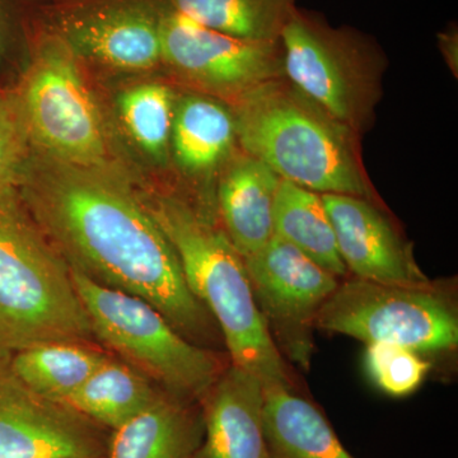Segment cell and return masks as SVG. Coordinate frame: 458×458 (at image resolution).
<instances>
[{
  "mask_svg": "<svg viewBox=\"0 0 458 458\" xmlns=\"http://www.w3.org/2000/svg\"><path fill=\"white\" fill-rule=\"evenodd\" d=\"M273 223L274 236L291 243L336 278L348 276L321 194L280 180Z\"/></svg>",
  "mask_w": 458,
  "mask_h": 458,
  "instance_id": "d6986e66",
  "label": "cell"
},
{
  "mask_svg": "<svg viewBox=\"0 0 458 458\" xmlns=\"http://www.w3.org/2000/svg\"><path fill=\"white\" fill-rule=\"evenodd\" d=\"M110 430L32 391L0 358V458H106Z\"/></svg>",
  "mask_w": 458,
  "mask_h": 458,
  "instance_id": "8fae6325",
  "label": "cell"
},
{
  "mask_svg": "<svg viewBox=\"0 0 458 458\" xmlns=\"http://www.w3.org/2000/svg\"><path fill=\"white\" fill-rule=\"evenodd\" d=\"M284 77L360 137L382 98L386 57L372 38L295 7L280 33Z\"/></svg>",
  "mask_w": 458,
  "mask_h": 458,
  "instance_id": "8992f818",
  "label": "cell"
},
{
  "mask_svg": "<svg viewBox=\"0 0 458 458\" xmlns=\"http://www.w3.org/2000/svg\"><path fill=\"white\" fill-rule=\"evenodd\" d=\"M232 111L243 153L280 179L318 194L378 199L361 161L360 137L285 77L262 84Z\"/></svg>",
  "mask_w": 458,
  "mask_h": 458,
  "instance_id": "3957f363",
  "label": "cell"
},
{
  "mask_svg": "<svg viewBox=\"0 0 458 458\" xmlns=\"http://www.w3.org/2000/svg\"><path fill=\"white\" fill-rule=\"evenodd\" d=\"M71 271L96 342L165 394L188 403H200L225 369L216 352L181 335L158 310L141 298Z\"/></svg>",
  "mask_w": 458,
  "mask_h": 458,
  "instance_id": "5b68a950",
  "label": "cell"
},
{
  "mask_svg": "<svg viewBox=\"0 0 458 458\" xmlns=\"http://www.w3.org/2000/svg\"><path fill=\"white\" fill-rule=\"evenodd\" d=\"M161 16L141 3H108L66 17L59 36L77 55L122 71H146L162 62Z\"/></svg>",
  "mask_w": 458,
  "mask_h": 458,
  "instance_id": "4fadbf2b",
  "label": "cell"
},
{
  "mask_svg": "<svg viewBox=\"0 0 458 458\" xmlns=\"http://www.w3.org/2000/svg\"><path fill=\"white\" fill-rule=\"evenodd\" d=\"M165 393L114 354L68 400L72 408L113 432Z\"/></svg>",
  "mask_w": 458,
  "mask_h": 458,
  "instance_id": "ffe728a7",
  "label": "cell"
},
{
  "mask_svg": "<svg viewBox=\"0 0 458 458\" xmlns=\"http://www.w3.org/2000/svg\"><path fill=\"white\" fill-rule=\"evenodd\" d=\"M111 355L95 343L53 342L30 346L9 360L32 391L65 403Z\"/></svg>",
  "mask_w": 458,
  "mask_h": 458,
  "instance_id": "44dd1931",
  "label": "cell"
},
{
  "mask_svg": "<svg viewBox=\"0 0 458 458\" xmlns=\"http://www.w3.org/2000/svg\"><path fill=\"white\" fill-rule=\"evenodd\" d=\"M337 250L352 278L403 286L432 284L381 204L352 195L321 194Z\"/></svg>",
  "mask_w": 458,
  "mask_h": 458,
  "instance_id": "7c38bea8",
  "label": "cell"
},
{
  "mask_svg": "<svg viewBox=\"0 0 458 458\" xmlns=\"http://www.w3.org/2000/svg\"><path fill=\"white\" fill-rule=\"evenodd\" d=\"M11 21L8 0H0V65L4 62L8 53Z\"/></svg>",
  "mask_w": 458,
  "mask_h": 458,
  "instance_id": "4316f807",
  "label": "cell"
},
{
  "mask_svg": "<svg viewBox=\"0 0 458 458\" xmlns=\"http://www.w3.org/2000/svg\"><path fill=\"white\" fill-rule=\"evenodd\" d=\"M78 55L59 35L38 42L17 90L32 148L62 164L105 170L104 123Z\"/></svg>",
  "mask_w": 458,
  "mask_h": 458,
  "instance_id": "52a82bcc",
  "label": "cell"
},
{
  "mask_svg": "<svg viewBox=\"0 0 458 458\" xmlns=\"http://www.w3.org/2000/svg\"><path fill=\"white\" fill-rule=\"evenodd\" d=\"M146 204L179 256L192 293L216 319L229 363L254 375L265 388L295 390L293 373L255 302L245 261L216 214L174 195Z\"/></svg>",
  "mask_w": 458,
  "mask_h": 458,
  "instance_id": "7a4b0ae2",
  "label": "cell"
},
{
  "mask_svg": "<svg viewBox=\"0 0 458 458\" xmlns=\"http://www.w3.org/2000/svg\"><path fill=\"white\" fill-rule=\"evenodd\" d=\"M439 49L447 60L452 71L457 72L458 33L457 27L451 26L438 35Z\"/></svg>",
  "mask_w": 458,
  "mask_h": 458,
  "instance_id": "484cf974",
  "label": "cell"
},
{
  "mask_svg": "<svg viewBox=\"0 0 458 458\" xmlns=\"http://www.w3.org/2000/svg\"><path fill=\"white\" fill-rule=\"evenodd\" d=\"M264 399L260 379L229 363L200 401L204 437L195 458H269Z\"/></svg>",
  "mask_w": 458,
  "mask_h": 458,
  "instance_id": "5bb4252c",
  "label": "cell"
},
{
  "mask_svg": "<svg viewBox=\"0 0 458 458\" xmlns=\"http://www.w3.org/2000/svg\"><path fill=\"white\" fill-rule=\"evenodd\" d=\"M243 261L255 302L276 348L286 360L309 369L316 318L342 279L276 236Z\"/></svg>",
  "mask_w": 458,
  "mask_h": 458,
  "instance_id": "9c48e42d",
  "label": "cell"
},
{
  "mask_svg": "<svg viewBox=\"0 0 458 458\" xmlns=\"http://www.w3.org/2000/svg\"><path fill=\"white\" fill-rule=\"evenodd\" d=\"M316 328L366 344L385 343L419 354L456 351V298L445 285L379 284L340 280L316 318Z\"/></svg>",
  "mask_w": 458,
  "mask_h": 458,
  "instance_id": "ba28073f",
  "label": "cell"
},
{
  "mask_svg": "<svg viewBox=\"0 0 458 458\" xmlns=\"http://www.w3.org/2000/svg\"><path fill=\"white\" fill-rule=\"evenodd\" d=\"M32 149L16 89L0 86V190L18 188Z\"/></svg>",
  "mask_w": 458,
  "mask_h": 458,
  "instance_id": "d4e9b609",
  "label": "cell"
},
{
  "mask_svg": "<svg viewBox=\"0 0 458 458\" xmlns=\"http://www.w3.org/2000/svg\"><path fill=\"white\" fill-rule=\"evenodd\" d=\"M53 342L95 343L71 267L17 188L0 190V358Z\"/></svg>",
  "mask_w": 458,
  "mask_h": 458,
  "instance_id": "277c9868",
  "label": "cell"
},
{
  "mask_svg": "<svg viewBox=\"0 0 458 458\" xmlns=\"http://www.w3.org/2000/svg\"><path fill=\"white\" fill-rule=\"evenodd\" d=\"M237 141L232 108L203 95L185 96L174 106L171 143L183 170L199 174L227 158Z\"/></svg>",
  "mask_w": 458,
  "mask_h": 458,
  "instance_id": "ac0fdd59",
  "label": "cell"
},
{
  "mask_svg": "<svg viewBox=\"0 0 458 458\" xmlns=\"http://www.w3.org/2000/svg\"><path fill=\"white\" fill-rule=\"evenodd\" d=\"M162 62L214 98L236 104L284 77L279 41L241 40L199 25L168 5L161 16Z\"/></svg>",
  "mask_w": 458,
  "mask_h": 458,
  "instance_id": "30bf717a",
  "label": "cell"
},
{
  "mask_svg": "<svg viewBox=\"0 0 458 458\" xmlns=\"http://www.w3.org/2000/svg\"><path fill=\"white\" fill-rule=\"evenodd\" d=\"M17 189L72 270L152 304L199 346L212 349L223 342L216 319L190 289L179 256L146 200L123 180L32 153Z\"/></svg>",
  "mask_w": 458,
  "mask_h": 458,
  "instance_id": "6da1fadb",
  "label": "cell"
},
{
  "mask_svg": "<svg viewBox=\"0 0 458 458\" xmlns=\"http://www.w3.org/2000/svg\"><path fill=\"white\" fill-rule=\"evenodd\" d=\"M162 393L128 423L110 433L106 458H195L204 437L201 412Z\"/></svg>",
  "mask_w": 458,
  "mask_h": 458,
  "instance_id": "2e32d148",
  "label": "cell"
},
{
  "mask_svg": "<svg viewBox=\"0 0 458 458\" xmlns=\"http://www.w3.org/2000/svg\"><path fill=\"white\" fill-rule=\"evenodd\" d=\"M174 92L161 83L131 87L119 98V110L132 140L150 156L161 158L171 143Z\"/></svg>",
  "mask_w": 458,
  "mask_h": 458,
  "instance_id": "603a6c76",
  "label": "cell"
},
{
  "mask_svg": "<svg viewBox=\"0 0 458 458\" xmlns=\"http://www.w3.org/2000/svg\"><path fill=\"white\" fill-rule=\"evenodd\" d=\"M280 177L254 157L229 162L216 191V216L232 245L243 259L274 237V200Z\"/></svg>",
  "mask_w": 458,
  "mask_h": 458,
  "instance_id": "9a60e30c",
  "label": "cell"
},
{
  "mask_svg": "<svg viewBox=\"0 0 458 458\" xmlns=\"http://www.w3.org/2000/svg\"><path fill=\"white\" fill-rule=\"evenodd\" d=\"M174 11L241 40L279 41L295 0H167Z\"/></svg>",
  "mask_w": 458,
  "mask_h": 458,
  "instance_id": "7402d4cb",
  "label": "cell"
},
{
  "mask_svg": "<svg viewBox=\"0 0 458 458\" xmlns=\"http://www.w3.org/2000/svg\"><path fill=\"white\" fill-rule=\"evenodd\" d=\"M364 367L373 384L394 397L414 393L432 369L419 352L394 344H367Z\"/></svg>",
  "mask_w": 458,
  "mask_h": 458,
  "instance_id": "cb8c5ba5",
  "label": "cell"
},
{
  "mask_svg": "<svg viewBox=\"0 0 458 458\" xmlns=\"http://www.w3.org/2000/svg\"><path fill=\"white\" fill-rule=\"evenodd\" d=\"M262 421L269 458H355L324 414L295 390L265 388Z\"/></svg>",
  "mask_w": 458,
  "mask_h": 458,
  "instance_id": "e0dca14e",
  "label": "cell"
}]
</instances>
